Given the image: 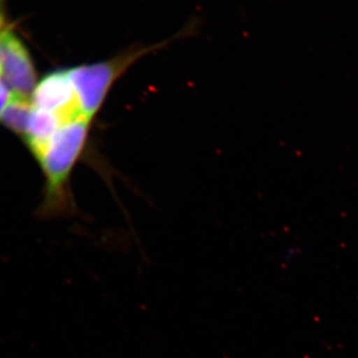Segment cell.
I'll list each match as a JSON object with an SVG mask.
<instances>
[{"label":"cell","mask_w":358,"mask_h":358,"mask_svg":"<svg viewBox=\"0 0 358 358\" xmlns=\"http://www.w3.org/2000/svg\"><path fill=\"white\" fill-rule=\"evenodd\" d=\"M1 77L14 95L31 101L37 86L36 71L24 43L7 25L2 31Z\"/></svg>","instance_id":"3957f363"},{"label":"cell","mask_w":358,"mask_h":358,"mask_svg":"<svg viewBox=\"0 0 358 358\" xmlns=\"http://www.w3.org/2000/svg\"><path fill=\"white\" fill-rule=\"evenodd\" d=\"M14 94L6 82L0 76V115L13 100Z\"/></svg>","instance_id":"8992f818"},{"label":"cell","mask_w":358,"mask_h":358,"mask_svg":"<svg viewBox=\"0 0 358 358\" xmlns=\"http://www.w3.org/2000/svg\"><path fill=\"white\" fill-rule=\"evenodd\" d=\"M31 103L33 108L57 115L65 124L77 120H89L82 113L67 70L46 75L37 84Z\"/></svg>","instance_id":"277c9868"},{"label":"cell","mask_w":358,"mask_h":358,"mask_svg":"<svg viewBox=\"0 0 358 358\" xmlns=\"http://www.w3.org/2000/svg\"><path fill=\"white\" fill-rule=\"evenodd\" d=\"M90 124L89 120L82 119L61 127L36 159L46 178L47 210H58L65 206L66 185L86 145Z\"/></svg>","instance_id":"6da1fadb"},{"label":"cell","mask_w":358,"mask_h":358,"mask_svg":"<svg viewBox=\"0 0 358 358\" xmlns=\"http://www.w3.org/2000/svg\"><path fill=\"white\" fill-rule=\"evenodd\" d=\"M0 21H4V17H3V0H0Z\"/></svg>","instance_id":"52a82bcc"},{"label":"cell","mask_w":358,"mask_h":358,"mask_svg":"<svg viewBox=\"0 0 358 358\" xmlns=\"http://www.w3.org/2000/svg\"><path fill=\"white\" fill-rule=\"evenodd\" d=\"M152 48L136 49L103 62L77 66L67 69L82 113L90 121L102 107L117 79L138 58Z\"/></svg>","instance_id":"7a4b0ae2"},{"label":"cell","mask_w":358,"mask_h":358,"mask_svg":"<svg viewBox=\"0 0 358 358\" xmlns=\"http://www.w3.org/2000/svg\"><path fill=\"white\" fill-rule=\"evenodd\" d=\"M32 109L31 101L14 95L11 102L0 115V122L13 133L24 136Z\"/></svg>","instance_id":"5b68a950"}]
</instances>
